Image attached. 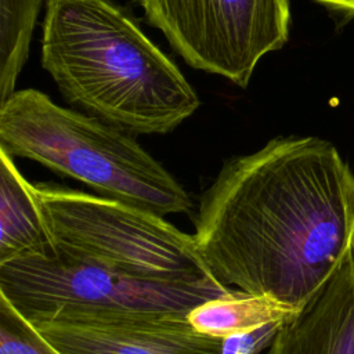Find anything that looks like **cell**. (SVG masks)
Returning a JSON list of instances; mask_svg holds the SVG:
<instances>
[{"label":"cell","mask_w":354,"mask_h":354,"mask_svg":"<svg viewBox=\"0 0 354 354\" xmlns=\"http://www.w3.org/2000/svg\"><path fill=\"white\" fill-rule=\"evenodd\" d=\"M43 4L44 0H0V102L15 91Z\"/></svg>","instance_id":"11"},{"label":"cell","mask_w":354,"mask_h":354,"mask_svg":"<svg viewBox=\"0 0 354 354\" xmlns=\"http://www.w3.org/2000/svg\"><path fill=\"white\" fill-rule=\"evenodd\" d=\"M194 239L221 285L303 308L354 245V173L326 140L271 138L223 163Z\"/></svg>","instance_id":"1"},{"label":"cell","mask_w":354,"mask_h":354,"mask_svg":"<svg viewBox=\"0 0 354 354\" xmlns=\"http://www.w3.org/2000/svg\"><path fill=\"white\" fill-rule=\"evenodd\" d=\"M0 148V263L53 252L30 183Z\"/></svg>","instance_id":"9"},{"label":"cell","mask_w":354,"mask_h":354,"mask_svg":"<svg viewBox=\"0 0 354 354\" xmlns=\"http://www.w3.org/2000/svg\"><path fill=\"white\" fill-rule=\"evenodd\" d=\"M300 310L267 295L231 289L194 307L187 319L198 332L223 339L264 325L288 322Z\"/></svg>","instance_id":"10"},{"label":"cell","mask_w":354,"mask_h":354,"mask_svg":"<svg viewBox=\"0 0 354 354\" xmlns=\"http://www.w3.org/2000/svg\"><path fill=\"white\" fill-rule=\"evenodd\" d=\"M266 354H354V245Z\"/></svg>","instance_id":"8"},{"label":"cell","mask_w":354,"mask_h":354,"mask_svg":"<svg viewBox=\"0 0 354 354\" xmlns=\"http://www.w3.org/2000/svg\"><path fill=\"white\" fill-rule=\"evenodd\" d=\"M40 64L75 109L131 134H167L201 100L115 0H47Z\"/></svg>","instance_id":"2"},{"label":"cell","mask_w":354,"mask_h":354,"mask_svg":"<svg viewBox=\"0 0 354 354\" xmlns=\"http://www.w3.org/2000/svg\"><path fill=\"white\" fill-rule=\"evenodd\" d=\"M0 354H61L6 299L0 297Z\"/></svg>","instance_id":"12"},{"label":"cell","mask_w":354,"mask_h":354,"mask_svg":"<svg viewBox=\"0 0 354 354\" xmlns=\"http://www.w3.org/2000/svg\"><path fill=\"white\" fill-rule=\"evenodd\" d=\"M30 188L57 254L148 281L213 278L194 235L159 214L69 187Z\"/></svg>","instance_id":"4"},{"label":"cell","mask_w":354,"mask_h":354,"mask_svg":"<svg viewBox=\"0 0 354 354\" xmlns=\"http://www.w3.org/2000/svg\"><path fill=\"white\" fill-rule=\"evenodd\" d=\"M231 289L214 278L140 279L54 252L0 263V297L28 322L69 315H187L198 304Z\"/></svg>","instance_id":"5"},{"label":"cell","mask_w":354,"mask_h":354,"mask_svg":"<svg viewBox=\"0 0 354 354\" xmlns=\"http://www.w3.org/2000/svg\"><path fill=\"white\" fill-rule=\"evenodd\" d=\"M29 324L61 354H221L223 344L178 314L69 315Z\"/></svg>","instance_id":"7"},{"label":"cell","mask_w":354,"mask_h":354,"mask_svg":"<svg viewBox=\"0 0 354 354\" xmlns=\"http://www.w3.org/2000/svg\"><path fill=\"white\" fill-rule=\"evenodd\" d=\"M283 324H270L223 337L221 354H263L270 348Z\"/></svg>","instance_id":"13"},{"label":"cell","mask_w":354,"mask_h":354,"mask_svg":"<svg viewBox=\"0 0 354 354\" xmlns=\"http://www.w3.org/2000/svg\"><path fill=\"white\" fill-rule=\"evenodd\" d=\"M335 15L344 19H354V0H314Z\"/></svg>","instance_id":"14"},{"label":"cell","mask_w":354,"mask_h":354,"mask_svg":"<svg viewBox=\"0 0 354 354\" xmlns=\"http://www.w3.org/2000/svg\"><path fill=\"white\" fill-rule=\"evenodd\" d=\"M191 68L241 88L289 40L290 0H134Z\"/></svg>","instance_id":"6"},{"label":"cell","mask_w":354,"mask_h":354,"mask_svg":"<svg viewBox=\"0 0 354 354\" xmlns=\"http://www.w3.org/2000/svg\"><path fill=\"white\" fill-rule=\"evenodd\" d=\"M0 148L162 217L192 206L184 187L131 133L36 88L15 90L0 102Z\"/></svg>","instance_id":"3"}]
</instances>
